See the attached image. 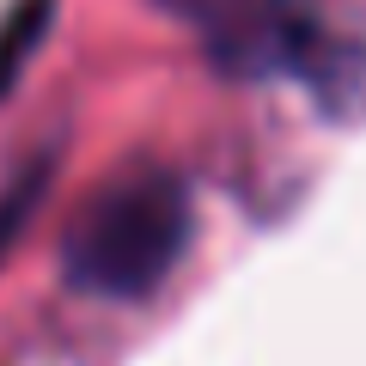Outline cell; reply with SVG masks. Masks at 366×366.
<instances>
[{"label":"cell","mask_w":366,"mask_h":366,"mask_svg":"<svg viewBox=\"0 0 366 366\" xmlns=\"http://www.w3.org/2000/svg\"><path fill=\"white\" fill-rule=\"evenodd\" d=\"M189 244V196L171 171L134 165L79 208L67 232V274L104 300H141L177 269Z\"/></svg>","instance_id":"6da1fadb"},{"label":"cell","mask_w":366,"mask_h":366,"mask_svg":"<svg viewBox=\"0 0 366 366\" xmlns=\"http://www.w3.org/2000/svg\"><path fill=\"white\" fill-rule=\"evenodd\" d=\"M202 43L232 74H287L312 49V0H183Z\"/></svg>","instance_id":"7a4b0ae2"}]
</instances>
